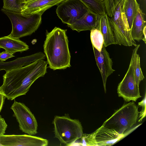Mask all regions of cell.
<instances>
[{"label":"cell","mask_w":146,"mask_h":146,"mask_svg":"<svg viewBox=\"0 0 146 146\" xmlns=\"http://www.w3.org/2000/svg\"><path fill=\"white\" fill-rule=\"evenodd\" d=\"M90 35L92 46L101 51L104 44L103 37L101 32L98 28H94L90 30Z\"/></svg>","instance_id":"20"},{"label":"cell","mask_w":146,"mask_h":146,"mask_svg":"<svg viewBox=\"0 0 146 146\" xmlns=\"http://www.w3.org/2000/svg\"><path fill=\"white\" fill-rule=\"evenodd\" d=\"M11 109L19 123L21 130L31 135L37 133L38 125L36 119L30 109L25 104L15 100Z\"/></svg>","instance_id":"10"},{"label":"cell","mask_w":146,"mask_h":146,"mask_svg":"<svg viewBox=\"0 0 146 146\" xmlns=\"http://www.w3.org/2000/svg\"><path fill=\"white\" fill-rule=\"evenodd\" d=\"M146 95L144 98L140 102L138 103V105L142 108L141 111L139 113L138 118L139 122H141L146 115Z\"/></svg>","instance_id":"25"},{"label":"cell","mask_w":146,"mask_h":146,"mask_svg":"<svg viewBox=\"0 0 146 146\" xmlns=\"http://www.w3.org/2000/svg\"><path fill=\"white\" fill-rule=\"evenodd\" d=\"M139 8V5L136 0H125L123 2L122 10L125 15L131 30L134 18Z\"/></svg>","instance_id":"19"},{"label":"cell","mask_w":146,"mask_h":146,"mask_svg":"<svg viewBox=\"0 0 146 146\" xmlns=\"http://www.w3.org/2000/svg\"><path fill=\"white\" fill-rule=\"evenodd\" d=\"M33 0H21V2L22 3L24 4V3H27V2L32 1Z\"/></svg>","instance_id":"30"},{"label":"cell","mask_w":146,"mask_h":146,"mask_svg":"<svg viewBox=\"0 0 146 146\" xmlns=\"http://www.w3.org/2000/svg\"><path fill=\"white\" fill-rule=\"evenodd\" d=\"M14 56L13 54L5 50L0 53V60L1 62H3L7 59Z\"/></svg>","instance_id":"27"},{"label":"cell","mask_w":146,"mask_h":146,"mask_svg":"<svg viewBox=\"0 0 146 146\" xmlns=\"http://www.w3.org/2000/svg\"><path fill=\"white\" fill-rule=\"evenodd\" d=\"M89 11L80 0H65L58 4L56 10L62 22L70 25Z\"/></svg>","instance_id":"9"},{"label":"cell","mask_w":146,"mask_h":146,"mask_svg":"<svg viewBox=\"0 0 146 146\" xmlns=\"http://www.w3.org/2000/svg\"><path fill=\"white\" fill-rule=\"evenodd\" d=\"M125 0H104L103 1L106 13L109 17H111L118 5Z\"/></svg>","instance_id":"22"},{"label":"cell","mask_w":146,"mask_h":146,"mask_svg":"<svg viewBox=\"0 0 146 146\" xmlns=\"http://www.w3.org/2000/svg\"><path fill=\"white\" fill-rule=\"evenodd\" d=\"M145 14L139 8L134 18L131 31V34L134 40L139 42L143 37V31L146 27Z\"/></svg>","instance_id":"16"},{"label":"cell","mask_w":146,"mask_h":146,"mask_svg":"<svg viewBox=\"0 0 146 146\" xmlns=\"http://www.w3.org/2000/svg\"><path fill=\"white\" fill-rule=\"evenodd\" d=\"M52 123L55 137L65 146L72 145L83 134L80 121L78 119L71 118L68 114L62 116H55Z\"/></svg>","instance_id":"3"},{"label":"cell","mask_w":146,"mask_h":146,"mask_svg":"<svg viewBox=\"0 0 146 146\" xmlns=\"http://www.w3.org/2000/svg\"><path fill=\"white\" fill-rule=\"evenodd\" d=\"M123 1L119 3L111 17H108L115 44L126 46L137 45L132 38L127 18L122 10Z\"/></svg>","instance_id":"6"},{"label":"cell","mask_w":146,"mask_h":146,"mask_svg":"<svg viewBox=\"0 0 146 146\" xmlns=\"http://www.w3.org/2000/svg\"><path fill=\"white\" fill-rule=\"evenodd\" d=\"M101 0V1H104V0Z\"/></svg>","instance_id":"31"},{"label":"cell","mask_w":146,"mask_h":146,"mask_svg":"<svg viewBox=\"0 0 146 146\" xmlns=\"http://www.w3.org/2000/svg\"><path fill=\"white\" fill-rule=\"evenodd\" d=\"M7 126L5 119L0 115V135L5 134Z\"/></svg>","instance_id":"26"},{"label":"cell","mask_w":146,"mask_h":146,"mask_svg":"<svg viewBox=\"0 0 146 146\" xmlns=\"http://www.w3.org/2000/svg\"><path fill=\"white\" fill-rule=\"evenodd\" d=\"M5 98V96L3 94L0 93V112L2 109Z\"/></svg>","instance_id":"28"},{"label":"cell","mask_w":146,"mask_h":146,"mask_svg":"<svg viewBox=\"0 0 146 146\" xmlns=\"http://www.w3.org/2000/svg\"><path fill=\"white\" fill-rule=\"evenodd\" d=\"M37 57L35 54L18 58L9 62H0V71L4 70L6 72L11 69L28 65L36 61Z\"/></svg>","instance_id":"18"},{"label":"cell","mask_w":146,"mask_h":146,"mask_svg":"<svg viewBox=\"0 0 146 146\" xmlns=\"http://www.w3.org/2000/svg\"><path fill=\"white\" fill-rule=\"evenodd\" d=\"M3 9L13 12L21 13L24 4L21 0H3Z\"/></svg>","instance_id":"21"},{"label":"cell","mask_w":146,"mask_h":146,"mask_svg":"<svg viewBox=\"0 0 146 146\" xmlns=\"http://www.w3.org/2000/svg\"><path fill=\"white\" fill-rule=\"evenodd\" d=\"M140 46V44H137L133 49L128 70L117 88L118 96L122 98L126 102H136L141 97L139 85L136 83L134 74L135 59Z\"/></svg>","instance_id":"7"},{"label":"cell","mask_w":146,"mask_h":146,"mask_svg":"<svg viewBox=\"0 0 146 146\" xmlns=\"http://www.w3.org/2000/svg\"><path fill=\"white\" fill-rule=\"evenodd\" d=\"M134 74L136 83L139 85L140 82L144 78V77L141 68L140 57L137 54H136L135 61Z\"/></svg>","instance_id":"23"},{"label":"cell","mask_w":146,"mask_h":146,"mask_svg":"<svg viewBox=\"0 0 146 146\" xmlns=\"http://www.w3.org/2000/svg\"><path fill=\"white\" fill-rule=\"evenodd\" d=\"M139 112L133 102L123 105L103 123L104 127L112 129L119 134L136 123Z\"/></svg>","instance_id":"5"},{"label":"cell","mask_w":146,"mask_h":146,"mask_svg":"<svg viewBox=\"0 0 146 146\" xmlns=\"http://www.w3.org/2000/svg\"><path fill=\"white\" fill-rule=\"evenodd\" d=\"M47 61L40 60L7 71L3 76L0 93L11 100L25 95L33 83L47 73Z\"/></svg>","instance_id":"1"},{"label":"cell","mask_w":146,"mask_h":146,"mask_svg":"<svg viewBox=\"0 0 146 146\" xmlns=\"http://www.w3.org/2000/svg\"><path fill=\"white\" fill-rule=\"evenodd\" d=\"M124 137L115 131L102 125L90 134H84L80 145L89 146H111Z\"/></svg>","instance_id":"8"},{"label":"cell","mask_w":146,"mask_h":146,"mask_svg":"<svg viewBox=\"0 0 146 146\" xmlns=\"http://www.w3.org/2000/svg\"><path fill=\"white\" fill-rule=\"evenodd\" d=\"M1 11L10 19L12 30L8 36L19 38L30 35L38 29L42 22V15L40 14L24 15L2 9Z\"/></svg>","instance_id":"4"},{"label":"cell","mask_w":146,"mask_h":146,"mask_svg":"<svg viewBox=\"0 0 146 146\" xmlns=\"http://www.w3.org/2000/svg\"><path fill=\"white\" fill-rule=\"evenodd\" d=\"M98 17L99 26L98 28L103 35L104 46L106 47L111 44H115L107 14L98 15Z\"/></svg>","instance_id":"17"},{"label":"cell","mask_w":146,"mask_h":146,"mask_svg":"<svg viewBox=\"0 0 146 146\" xmlns=\"http://www.w3.org/2000/svg\"><path fill=\"white\" fill-rule=\"evenodd\" d=\"M146 44V27H145L143 31V37L142 39Z\"/></svg>","instance_id":"29"},{"label":"cell","mask_w":146,"mask_h":146,"mask_svg":"<svg viewBox=\"0 0 146 146\" xmlns=\"http://www.w3.org/2000/svg\"><path fill=\"white\" fill-rule=\"evenodd\" d=\"M47 139L29 135H0V146H46Z\"/></svg>","instance_id":"11"},{"label":"cell","mask_w":146,"mask_h":146,"mask_svg":"<svg viewBox=\"0 0 146 146\" xmlns=\"http://www.w3.org/2000/svg\"><path fill=\"white\" fill-rule=\"evenodd\" d=\"M99 26L98 15L88 11L80 19L71 25H67L73 31L78 32L82 31H90Z\"/></svg>","instance_id":"14"},{"label":"cell","mask_w":146,"mask_h":146,"mask_svg":"<svg viewBox=\"0 0 146 146\" xmlns=\"http://www.w3.org/2000/svg\"><path fill=\"white\" fill-rule=\"evenodd\" d=\"M0 48L12 54L17 52H22L29 49L28 45L19 38L8 36L0 37Z\"/></svg>","instance_id":"15"},{"label":"cell","mask_w":146,"mask_h":146,"mask_svg":"<svg viewBox=\"0 0 146 146\" xmlns=\"http://www.w3.org/2000/svg\"><path fill=\"white\" fill-rule=\"evenodd\" d=\"M92 47L97 65L102 75L104 91L106 93L107 79L115 71L112 68V59L110 58L109 54L104 44L100 52L93 46Z\"/></svg>","instance_id":"12"},{"label":"cell","mask_w":146,"mask_h":146,"mask_svg":"<svg viewBox=\"0 0 146 146\" xmlns=\"http://www.w3.org/2000/svg\"><path fill=\"white\" fill-rule=\"evenodd\" d=\"M67 31L57 27L50 32L46 31L44 51L48 67L53 70L64 69L71 66Z\"/></svg>","instance_id":"2"},{"label":"cell","mask_w":146,"mask_h":146,"mask_svg":"<svg viewBox=\"0 0 146 146\" xmlns=\"http://www.w3.org/2000/svg\"><path fill=\"white\" fill-rule=\"evenodd\" d=\"M80 0L90 11H92L96 9L100 5V0Z\"/></svg>","instance_id":"24"},{"label":"cell","mask_w":146,"mask_h":146,"mask_svg":"<svg viewBox=\"0 0 146 146\" xmlns=\"http://www.w3.org/2000/svg\"><path fill=\"white\" fill-rule=\"evenodd\" d=\"M65 0H33L24 3L21 13L24 15L40 14L42 15L47 10L58 5Z\"/></svg>","instance_id":"13"}]
</instances>
